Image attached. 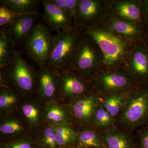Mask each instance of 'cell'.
<instances>
[{
    "instance_id": "1",
    "label": "cell",
    "mask_w": 148,
    "mask_h": 148,
    "mask_svg": "<svg viewBox=\"0 0 148 148\" xmlns=\"http://www.w3.org/2000/svg\"><path fill=\"white\" fill-rule=\"evenodd\" d=\"M116 119V125L132 133L148 125V84L132 90Z\"/></svg>"
},
{
    "instance_id": "2",
    "label": "cell",
    "mask_w": 148,
    "mask_h": 148,
    "mask_svg": "<svg viewBox=\"0 0 148 148\" xmlns=\"http://www.w3.org/2000/svg\"><path fill=\"white\" fill-rule=\"evenodd\" d=\"M5 72L9 86L24 99L34 96L38 70L29 65L16 50Z\"/></svg>"
},
{
    "instance_id": "3",
    "label": "cell",
    "mask_w": 148,
    "mask_h": 148,
    "mask_svg": "<svg viewBox=\"0 0 148 148\" xmlns=\"http://www.w3.org/2000/svg\"><path fill=\"white\" fill-rule=\"evenodd\" d=\"M78 38L73 28L56 32L45 67L60 73L66 70L79 45Z\"/></svg>"
},
{
    "instance_id": "4",
    "label": "cell",
    "mask_w": 148,
    "mask_h": 148,
    "mask_svg": "<svg viewBox=\"0 0 148 148\" xmlns=\"http://www.w3.org/2000/svg\"><path fill=\"white\" fill-rule=\"evenodd\" d=\"M53 41L54 36L47 26L37 24L24 42L25 52L39 69L45 67Z\"/></svg>"
},
{
    "instance_id": "5",
    "label": "cell",
    "mask_w": 148,
    "mask_h": 148,
    "mask_svg": "<svg viewBox=\"0 0 148 148\" xmlns=\"http://www.w3.org/2000/svg\"><path fill=\"white\" fill-rule=\"evenodd\" d=\"M59 79L60 102L64 105L94 92L90 86V80L71 70L59 73Z\"/></svg>"
},
{
    "instance_id": "6",
    "label": "cell",
    "mask_w": 148,
    "mask_h": 148,
    "mask_svg": "<svg viewBox=\"0 0 148 148\" xmlns=\"http://www.w3.org/2000/svg\"><path fill=\"white\" fill-rule=\"evenodd\" d=\"M85 32L100 47L104 62L108 65L116 63L124 55L125 44L118 37L110 32L92 27L86 29Z\"/></svg>"
},
{
    "instance_id": "7",
    "label": "cell",
    "mask_w": 148,
    "mask_h": 148,
    "mask_svg": "<svg viewBox=\"0 0 148 148\" xmlns=\"http://www.w3.org/2000/svg\"><path fill=\"white\" fill-rule=\"evenodd\" d=\"M99 103V96L93 92L66 105L76 128L92 126L93 115Z\"/></svg>"
},
{
    "instance_id": "8",
    "label": "cell",
    "mask_w": 148,
    "mask_h": 148,
    "mask_svg": "<svg viewBox=\"0 0 148 148\" xmlns=\"http://www.w3.org/2000/svg\"><path fill=\"white\" fill-rule=\"evenodd\" d=\"M95 93L99 97L119 93L133 89V84L129 77L117 73L100 74L92 79Z\"/></svg>"
},
{
    "instance_id": "9",
    "label": "cell",
    "mask_w": 148,
    "mask_h": 148,
    "mask_svg": "<svg viewBox=\"0 0 148 148\" xmlns=\"http://www.w3.org/2000/svg\"><path fill=\"white\" fill-rule=\"evenodd\" d=\"M34 96L44 103H60L59 73L46 67L39 69Z\"/></svg>"
},
{
    "instance_id": "10",
    "label": "cell",
    "mask_w": 148,
    "mask_h": 148,
    "mask_svg": "<svg viewBox=\"0 0 148 148\" xmlns=\"http://www.w3.org/2000/svg\"><path fill=\"white\" fill-rule=\"evenodd\" d=\"M95 51L90 42H79L76 51L66 70L77 73L86 79H91L96 63Z\"/></svg>"
},
{
    "instance_id": "11",
    "label": "cell",
    "mask_w": 148,
    "mask_h": 148,
    "mask_svg": "<svg viewBox=\"0 0 148 148\" xmlns=\"http://www.w3.org/2000/svg\"><path fill=\"white\" fill-rule=\"evenodd\" d=\"M18 112L34 135H36L45 124L44 103L35 96L23 99Z\"/></svg>"
},
{
    "instance_id": "12",
    "label": "cell",
    "mask_w": 148,
    "mask_h": 148,
    "mask_svg": "<svg viewBox=\"0 0 148 148\" xmlns=\"http://www.w3.org/2000/svg\"><path fill=\"white\" fill-rule=\"evenodd\" d=\"M31 133L18 111L0 114V141L13 140Z\"/></svg>"
},
{
    "instance_id": "13",
    "label": "cell",
    "mask_w": 148,
    "mask_h": 148,
    "mask_svg": "<svg viewBox=\"0 0 148 148\" xmlns=\"http://www.w3.org/2000/svg\"><path fill=\"white\" fill-rule=\"evenodd\" d=\"M39 13L22 14L4 28L15 45L24 43L34 27Z\"/></svg>"
},
{
    "instance_id": "14",
    "label": "cell",
    "mask_w": 148,
    "mask_h": 148,
    "mask_svg": "<svg viewBox=\"0 0 148 148\" xmlns=\"http://www.w3.org/2000/svg\"><path fill=\"white\" fill-rule=\"evenodd\" d=\"M41 3L43 6V18L51 29L57 32L72 28L71 18L52 0H42Z\"/></svg>"
},
{
    "instance_id": "15",
    "label": "cell",
    "mask_w": 148,
    "mask_h": 148,
    "mask_svg": "<svg viewBox=\"0 0 148 148\" xmlns=\"http://www.w3.org/2000/svg\"><path fill=\"white\" fill-rule=\"evenodd\" d=\"M102 133L106 148H139L135 134L116 125Z\"/></svg>"
},
{
    "instance_id": "16",
    "label": "cell",
    "mask_w": 148,
    "mask_h": 148,
    "mask_svg": "<svg viewBox=\"0 0 148 148\" xmlns=\"http://www.w3.org/2000/svg\"><path fill=\"white\" fill-rule=\"evenodd\" d=\"M44 118L45 124L52 126L74 125L67 106L57 101L44 103Z\"/></svg>"
},
{
    "instance_id": "17",
    "label": "cell",
    "mask_w": 148,
    "mask_h": 148,
    "mask_svg": "<svg viewBox=\"0 0 148 148\" xmlns=\"http://www.w3.org/2000/svg\"><path fill=\"white\" fill-rule=\"evenodd\" d=\"M77 136L75 148H106L102 131L94 126L76 128Z\"/></svg>"
},
{
    "instance_id": "18",
    "label": "cell",
    "mask_w": 148,
    "mask_h": 148,
    "mask_svg": "<svg viewBox=\"0 0 148 148\" xmlns=\"http://www.w3.org/2000/svg\"><path fill=\"white\" fill-rule=\"evenodd\" d=\"M23 99L10 87H0V114L17 112Z\"/></svg>"
},
{
    "instance_id": "19",
    "label": "cell",
    "mask_w": 148,
    "mask_h": 148,
    "mask_svg": "<svg viewBox=\"0 0 148 148\" xmlns=\"http://www.w3.org/2000/svg\"><path fill=\"white\" fill-rule=\"evenodd\" d=\"M132 74L139 82L148 84V53L145 49L138 51L134 54Z\"/></svg>"
},
{
    "instance_id": "20",
    "label": "cell",
    "mask_w": 148,
    "mask_h": 148,
    "mask_svg": "<svg viewBox=\"0 0 148 148\" xmlns=\"http://www.w3.org/2000/svg\"><path fill=\"white\" fill-rule=\"evenodd\" d=\"M99 10V4L93 0L79 1L75 15V19L77 23L87 26L92 22Z\"/></svg>"
},
{
    "instance_id": "21",
    "label": "cell",
    "mask_w": 148,
    "mask_h": 148,
    "mask_svg": "<svg viewBox=\"0 0 148 148\" xmlns=\"http://www.w3.org/2000/svg\"><path fill=\"white\" fill-rule=\"evenodd\" d=\"M132 90L99 97L101 105L113 116L116 118L124 107Z\"/></svg>"
},
{
    "instance_id": "22",
    "label": "cell",
    "mask_w": 148,
    "mask_h": 148,
    "mask_svg": "<svg viewBox=\"0 0 148 148\" xmlns=\"http://www.w3.org/2000/svg\"><path fill=\"white\" fill-rule=\"evenodd\" d=\"M52 126L55 131L59 148L73 147L77 136V130L75 125L72 124H64Z\"/></svg>"
},
{
    "instance_id": "23",
    "label": "cell",
    "mask_w": 148,
    "mask_h": 148,
    "mask_svg": "<svg viewBox=\"0 0 148 148\" xmlns=\"http://www.w3.org/2000/svg\"><path fill=\"white\" fill-rule=\"evenodd\" d=\"M16 45L5 29H0V70H5L16 50Z\"/></svg>"
},
{
    "instance_id": "24",
    "label": "cell",
    "mask_w": 148,
    "mask_h": 148,
    "mask_svg": "<svg viewBox=\"0 0 148 148\" xmlns=\"http://www.w3.org/2000/svg\"><path fill=\"white\" fill-rule=\"evenodd\" d=\"M41 1L38 0H1L0 5L21 14H38Z\"/></svg>"
},
{
    "instance_id": "25",
    "label": "cell",
    "mask_w": 148,
    "mask_h": 148,
    "mask_svg": "<svg viewBox=\"0 0 148 148\" xmlns=\"http://www.w3.org/2000/svg\"><path fill=\"white\" fill-rule=\"evenodd\" d=\"M116 121V118L112 116L100 102L93 115L92 126L101 131H105L115 125Z\"/></svg>"
},
{
    "instance_id": "26",
    "label": "cell",
    "mask_w": 148,
    "mask_h": 148,
    "mask_svg": "<svg viewBox=\"0 0 148 148\" xmlns=\"http://www.w3.org/2000/svg\"><path fill=\"white\" fill-rule=\"evenodd\" d=\"M35 137L37 143L42 148H59L53 126L45 124Z\"/></svg>"
},
{
    "instance_id": "27",
    "label": "cell",
    "mask_w": 148,
    "mask_h": 148,
    "mask_svg": "<svg viewBox=\"0 0 148 148\" xmlns=\"http://www.w3.org/2000/svg\"><path fill=\"white\" fill-rule=\"evenodd\" d=\"M0 148H42L37 143L35 135L28 134L8 141H0Z\"/></svg>"
},
{
    "instance_id": "28",
    "label": "cell",
    "mask_w": 148,
    "mask_h": 148,
    "mask_svg": "<svg viewBox=\"0 0 148 148\" xmlns=\"http://www.w3.org/2000/svg\"><path fill=\"white\" fill-rule=\"evenodd\" d=\"M117 9L121 16L130 20L137 21L141 18L140 9L134 4L122 3L118 6Z\"/></svg>"
},
{
    "instance_id": "29",
    "label": "cell",
    "mask_w": 148,
    "mask_h": 148,
    "mask_svg": "<svg viewBox=\"0 0 148 148\" xmlns=\"http://www.w3.org/2000/svg\"><path fill=\"white\" fill-rule=\"evenodd\" d=\"M112 26L116 32L127 36H135L139 34V31L135 26L125 21H116Z\"/></svg>"
},
{
    "instance_id": "30",
    "label": "cell",
    "mask_w": 148,
    "mask_h": 148,
    "mask_svg": "<svg viewBox=\"0 0 148 148\" xmlns=\"http://www.w3.org/2000/svg\"><path fill=\"white\" fill-rule=\"evenodd\" d=\"M21 14L0 5V27L1 28H6L9 26L17 17L22 15Z\"/></svg>"
},
{
    "instance_id": "31",
    "label": "cell",
    "mask_w": 148,
    "mask_h": 148,
    "mask_svg": "<svg viewBox=\"0 0 148 148\" xmlns=\"http://www.w3.org/2000/svg\"><path fill=\"white\" fill-rule=\"evenodd\" d=\"M135 132L139 148H148V126L140 128Z\"/></svg>"
},
{
    "instance_id": "32",
    "label": "cell",
    "mask_w": 148,
    "mask_h": 148,
    "mask_svg": "<svg viewBox=\"0 0 148 148\" xmlns=\"http://www.w3.org/2000/svg\"><path fill=\"white\" fill-rule=\"evenodd\" d=\"M9 87L8 81L4 70H0V87Z\"/></svg>"
},
{
    "instance_id": "33",
    "label": "cell",
    "mask_w": 148,
    "mask_h": 148,
    "mask_svg": "<svg viewBox=\"0 0 148 148\" xmlns=\"http://www.w3.org/2000/svg\"><path fill=\"white\" fill-rule=\"evenodd\" d=\"M146 12H147V14L148 17V1L146 2Z\"/></svg>"
},
{
    "instance_id": "34",
    "label": "cell",
    "mask_w": 148,
    "mask_h": 148,
    "mask_svg": "<svg viewBox=\"0 0 148 148\" xmlns=\"http://www.w3.org/2000/svg\"><path fill=\"white\" fill-rule=\"evenodd\" d=\"M75 148L73 147H64V148Z\"/></svg>"
},
{
    "instance_id": "35",
    "label": "cell",
    "mask_w": 148,
    "mask_h": 148,
    "mask_svg": "<svg viewBox=\"0 0 148 148\" xmlns=\"http://www.w3.org/2000/svg\"><path fill=\"white\" fill-rule=\"evenodd\" d=\"M147 126H148V125H147Z\"/></svg>"
}]
</instances>
